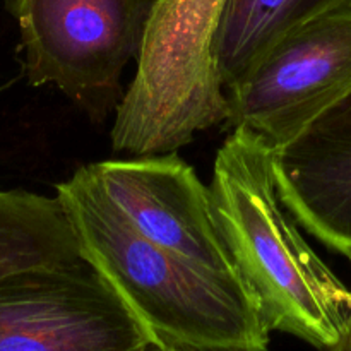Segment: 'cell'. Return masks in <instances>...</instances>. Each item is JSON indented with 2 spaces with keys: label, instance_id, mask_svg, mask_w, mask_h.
Segmentation results:
<instances>
[{
  "label": "cell",
  "instance_id": "obj_1",
  "mask_svg": "<svg viewBox=\"0 0 351 351\" xmlns=\"http://www.w3.org/2000/svg\"><path fill=\"white\" fill-rule=\"evenodd\" d=\"M55 189L84 259L143 322L158 350H267L271 329L240 278L197 266L141 235L86 167Z\"/></svg>",
  "mask_w": 351,
  "mask_h": 351
},
{
  "label": "cell",
  "instance_id": "obj_2",
  "mask_svg": "<svg viewBox=\"0 0 351 351\" xmlns=\"http://www.w3.org/2000/svg\"><path fill=\"white\" fill-rule=\"evenodd\" d=\"M209 189L237 273L271 331L331 350L345 331L351 291L281 202L273 147L249 129H233L216 154Z\"/></svg>",
  "mask_w": 351,
  "mask_h": 351
},
{
  "label": "cell",
  "instance_id": "obj_3",
  "mask_svg": "<svg viewBox=\"0 0 351 351\" xmlns=\"http://www.w3.org/2000/svg\"><path fill=\"white\" fill-rule=\"evenodd\" d=\"M228 0H156L137 71L117 108L115 151L173 153L201 130L226 122L228 98L215 43Z\"/></svg>",
  "mask_w": 351,
  "mask_h": 351
},
{
  "label": "cell",
  "instance_id": "obj_4",
  "mask_svg": "<svg viewBox=\"0 0 351 351\" xmlns=\"http://www.w3.org/2000/svg\"><path fill=\"white\" fill-rule=\"evenodd\" d=\"M156 0H14L29 84H53L103 122L122 101Z\"/></svg>",
  "mask_w": 351,
  "mask_h": 351
},
{
  "label": "cell",
  "instance_id": "obj_5",
  "mask_svg": "<svg viewBox=\"0 0 351 351\" xmlns=\"http://www.w3.org/2000/svg\"><path fill=\"white\" fill-rule=\"evenodd\" d=\"M351 93V10L324 14L281 38L228 88V130L243 127L274 151Z\"/></svg>",
  "mask_w": 351,
  "mask_h": 351
},
{
  "label": "cell",
  "instance_id": "obj_6",
  "mask_svg": "<svg viewBox=\"0 0 351 351\" xmlns=\"http://www.w3.org/2000/svg\"><path fill=\"white\" fill-rule=\"evenodd\" d=\"M154 339L88 263L0 278V351H151Z\"/></svg>",
  "mask_w": 351,
  "mask_h": 351
},
{
  "label": "cell",
  "instance_id": "obj_7",
  "mask_svg": "<svg viewBox=\"0 0 351 351\" xmlns=\"http://www.w3.org/2000/svg\"><path fill=\"white\" fill-rule=\"evenodd\" d=\"M86 168L141 235L197 266L240 278L216 221L211 189L175 151Z\"/></svg>",
  "mask_w": 351,
  "mask_h": 351
},
{
  "label": "cell",
  "instance_id": "obj_8",
  "mask_svg": "<svg viewBox=\"0 0 351 351\" xmlns=\"http://www.w3.org/2000/svg\"><path fill=\"white\" fill-rule=\"evenodd\" d=\"M274 180L297 223L351 261V93L274 151Z\"/></svg>",
  "mask_w": 351,
  "mask_h": 351
},
{
  "label": "cell",
  "instance_id": "obj_9",
  "mask_svg": "<svg viewBox=\"0 0 351 351\" xmlns=\"http://www.w3.org/2000/svg\"><path fill=\"white\" fill-rule=\"evenodd\" d=\"M338 10H351V0H228L215 43L223 86L240 81L288 33Z\"/></svg>",
  "mask_w": 351,
  "mask_h": 351
},
{
  "label": "cell",
  "instance_id": "obj_10",
  "mask_svg": "<svg viewBox=\"0 0 351 351\" xmlns=\"http://www.w3.org/2000/svg\"><path fill=\"white\" fill-rule=\"evenodd\" d=\"M84 261L60 199L0 191V278Z\"/></svg>",
  "mask_w": 351,
  "mask_h": 351
},
{
  "label": "cell",
  "instance_id": "obj_11",
  "mask_svg": "<svg viewBox=\"0 0 351 351\" xmlns=\"http://www.w3.org/2000/svg\"><path fill=\"white\" fill-rule=\"evenodd\" d=\"M329 351H351V307L348 312V319H346V324H345V331H343L341 338L339 341L336 343Z\"/></svg>",
  "mask_w": 351,
  "mask_h": 351
},
{
  "label": "cell",
  "instance_id": "obj_12",
  "mask_svg": "<svg viewBox=\"0 0 351 351\" xmlns=\"http://www.w3.org/2000/svg\"><path fill=\"white\" fill-rule=\"evenodd\" d=\"M151 351H173V350H158V348H154V350H151Z\"/></svg>",
  "mask_w": 351,
  "mask_h": 351
}]
</instances>
